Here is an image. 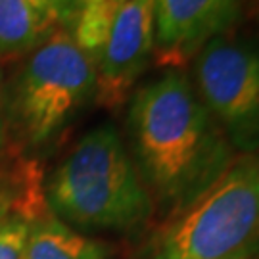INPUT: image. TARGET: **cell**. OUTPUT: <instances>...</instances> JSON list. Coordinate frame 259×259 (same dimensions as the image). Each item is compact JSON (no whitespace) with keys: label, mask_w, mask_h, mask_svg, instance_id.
I'll return each mask as SVG.
<instances>
[{"label":"cell","mask_w":259,"mask_h":259,"mask_svg":"<svg viewBox=\"0 0 259 259\" xmlns=\"http://www.w3.org/2000/svg\"><path fill=\"white\" fill-rule=\"evenodd\" d=\"M127 131L140 181L154 205H161L169 217L194 204L234 159L219 123L179 71H167L135 91Z\"/></svg>","instance_id":"obj_1"},{"label":"cell","mask_w":259,"mask_h":259,"mask_svg":"<svg viewBox=\"0 0 259 259\" xmlns=\"http://www.w3.org/2000/svg\"><path fill=\"white\" fill-rule=\"evenodd\" d=\"M52 215L83 231L127 232L154 213V200L117 129H91L58 163L47 181Z\"/></svg>","instance_id":"obj_2"},{"label":"cell","mask_w":259,"mask_h":259,"mask_svg":"<svg viewBox=\"0 0 259 259\" xmlns=\"http://www.w3.org/2000/svg\"><path fill=\"white\" fill-rule=\"evenodd\" d=\"M146 259H259V154L234 157L209 190L169 217Z\"/></svg>","instance_id":"obj_3"},{"label":"cell","mask_w":259,"mask_h":259,"mask_svg":"<svg viewBox=\"0 0 259 259\" xmlns=\"http://www.w3.org/2000/svg\"><path fill=\"white\" fill-rule=\"evenodd\" d=\"M96 96V65L65 29L50 33L21 67L10 121L27 146H45Z\"/></svg>","instance_id":"obj_4"},{"label":"cell","mask_w":259,"mask_h":259,"mask_svg":"<svg viewBox=\"0 0 259 259\" xmlns=\"http://www.w3.org/2000/svg\"><path fill=\"white\" fill-rule=\"evenodd\" d=\"M196 93L232 148L259 154V50L213 38L196 60Z\"/></svg>","instance_id":"obj_5"},{"label":"cell","mask_w":259,"mask_h":259,"mask_svg":"<svg viewBox=\"0 0 259 259\" xmlns=\"http://www.w3.org/2000/svg\"><path fill=\"white\" fill-rule=\"evenodd\" d=\"M156 48V0L121 4L104 52L96 64V100L117 108L148 67Z\"/></svg>","instance_id":"obj_6"},{"label":"cell","mask_w":259,"mask_h":259,"mask_svg":"<svg viewBox=\"0 0 259 259\" xmlns=\"http://www.w3.org/2000/svg\"><path fill=\"white\" fill-rule=\"evenodd\" d=\"M242 0H156V48L181 62L236 21Z\"/></svg>","instance_id":"obj_7"},{"label":"cell","mask_w":259,"mask_h":259,"mask_svg":"<svg viewBox=\"0 0 259 259\" xmlns=\"http://www.w3.org/2000/svg\"><path fill=\"white\" fill-rule=\"evenodd\" d=\"M110 248L84 236L58 217H42L29 223L25 259H108Z\"/></svg>","instance_id":"obj_8"},{"label":"cell","mask_w":259,"mask_h":259,"mask_svg":"<svg viewBox=\"0 0 259 259\" xmlns=\"http://www.w3.org/2000/svg\"><path fill=\"white\" fill-rule=\"evenodd\" d=\"M123 2L125 0H77L73 19L65 31L94 65L102 56Z\"/></svg>","instance_id":"obj_9"},{"label":"cell","mask_w":259,"mask_h":259,"mask_svg":"<svg viewBox=\"0 0 259 259\" xmlns=\"http://www.w3.org/2000/svg\"><path fill=\"white\" fill-rule=\"evenodd\" d=\"M52 27L25 0H0V54L37 48Z\"/></svg>","instance_id":"obj_10"},{"label":"cell","mask_w":259,"mask_h":259,"mask_svg":"<svg viewBox=\"0 0 259 259\" xmlns=\"http://www.w3.org/2000/svg\"><path fill=\"white\" fill-rule=\"evenodd\" d=\"M29 221L14 215L0 219V259H25Z\"/></svg>","instance_id":"obj_11"},{"label":"cell","mask_w":259,"mask_h":259,"mask_svg":"<svg viewBox=\"0 0 259 259\" xmlns=\"http://www.w3.org/2000/svg\"><path fill=\"white\" fill-rule=\"evenodd\" d=\"M25 2L50 27L62 25V29L69 27L77 6V0H25Z\"/></svg>","instance_id":"obj_12"},{"label":"cell","mask_w":259,"mask_h":259,"mask_svg":"<svg viewBox=\"0 0 259 259\" xmlns=\"http://www.w3.org/2000/svg\"><path fill=\"white\" fill-rule=\"evenodd\" d=\"M0 79H2V73H0ZM0 140H2V117H0Z\"/></svg>","instance_id":"obj_13"}]
</instances>
